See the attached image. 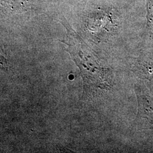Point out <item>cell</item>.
I'll return each instance as SVG.
<instances>
[{
  "mask_svg": "<svg viewBox=\"0 0 153 153\" xmlns=\"http://www.w3.org/2000/svg\"><path fill=\"white\" fill-rule=\"evenodd\" d=\"M61 23L66 30V38L62 41L67 45L66 51L79 68L83 81V95L89 97L99 90L107 89L111 86L109 71L97 61L91 49L78 33L63 19Z\"/></svg>",
  "mask_w": 153,
  "mask_h": 153,
  "instance_id": "cell-1",
  "label": "cell"
},
{
  "mask_svg": "<svg viewBox=\"0 0 153 153\" xmlns=\"http://www.w3.org/2000/svg\"><path fill=\"white\" fill-rule=\"evenodd\" d=\"M140 66L144 76L153 80V61H144L142 64H140Z\"/></svg>",
  "mask_w": 153,
  "mask_h": 153,
  "instance_id": "cell-4",
  "label": "cell"
},
{
  "mask_svg": "<svg viewBox=\"0 0 153 153\" xmlns=\"http://www.w3.org/2000/svg\"><path fill=\"white\" fill-rule=\"evenodd\" d=\"M35 2L33 0H1V5L7 13L21 14L33 9Z\"/></svg>",
  "mask_w": 153,
  "mask_h": 153,
  "instance_id": "cell-2",
  "label": "cell"
},
{
  "mask_svg": "<svg viewBox=\"0 0 153 153\" xmlns=\"http://www.w3.org/2000/svg\"><path fill=\"white\" fill-rule=\"evenodd\" d=\"M138 100V116L153 126V99L145 94L136 92Z\"/></svg>",
  "mask_w": 153,
  "mask_h": 153,
  "instance_id": "cell-3",
  "label": "cell"
}]
</instances>
